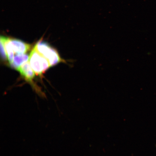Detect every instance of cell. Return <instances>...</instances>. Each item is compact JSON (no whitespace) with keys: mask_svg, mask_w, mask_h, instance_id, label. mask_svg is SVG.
<instances>
[{"mask_svg":"<svg viewBox=\"0 0 156 156\" xmlns=\"http://www.w3.org/2000/svg\"><path fill=\"white\" fill-rule=\"evenodd\" d=\"M29 62L31 67L37 76H41L50 67L48 60L39 53L35 46L30 52Z\"/></svg>","mask_w":156,"mask_h":156,"instance_id":"obj_1","label":"cell"},{"mask_svg":"<svg viewBox=\"0 0 156 156\" xmlns=\"http://www.w3.org/2000/svg\"><path fill=\"white\" fill-rule=\"evenodd\" d=\"M35 46L39 53L48 60L50 67L63 62L57 51L42 40H39Z\"/></svg>","mask_w":156,"mask_h":156,"instance_id":"obj_2","label":"cell"},{"mask_svg":"<svg viewBox=\"0 0 156 156\" xmlns=\"http://www.w3.org/2000/svg\"><path fill=\"white\" fill-rule=\"evenodd\" d=\"M8 41L14 53L17 54H25L31 48L30 44L17 39L8 38Z\"/></svg>","mask_w":156,"mask_h":156,"instance_id":"obj_3","label":"cell"},{"mask_svg":"<svg viewBox=\"0 0 156 156\" xmlns=\"http://www.w3.org/2000/svg\"><path fill=\"white\" fill-rule=\"evenodd\" d=\"M27 81L33 83V80L35 76V73L31 67L28 61L25 62L17 70Z\"/></svg>","mask_w":156,"mask_h":156,"instance_id":"obj_4","label":"cell"},{"mask_svg":"<svg viewBox=\"0 0 156 156\" xmlns=\"http://www.w3.org/2000/svg\"><path fill=\"white\" fill-rule=\"evenodd\" d=\"M29 56L26 54H17L15 56L12 63L10 65L12 67L17 70L23 64L28 61Z\"/></svg>","mask_w":156,"mask_h":156,"instance_id":"obj_5","label":"cell"},{"mask_svg":"<svg viewBox=\"0 0 156 156\" xmlns=\"http://www.w3.org/2000/svg\"><path fill=\"white\" fill-rule=\"evenodd\" d=\"M1 56L3 60H7V54L6 51L4 40L3 38V36L1 37Z\"/></svg>","mask_w":156,"mask_h":156,"instance_id":"obj_6","label":"cell"}]
</instances>
